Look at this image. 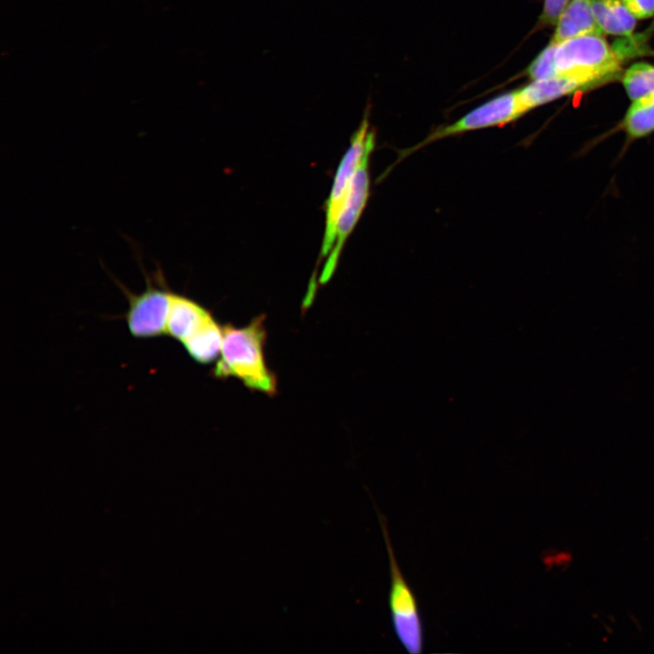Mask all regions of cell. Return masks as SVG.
Masks as SVG:
<instances>
[{
  "instance_id": "1",
  "label": "cell",
  "mask_w": 654,
  "mask_h": 654,
  "mask_svg": "<svg viewBox=\"0 0 654 654\" xmlns=\"http://www.w3.org/2000/svg\"><path fill=\"white\" fill-rule=\"evenodd\" d=\"M264 320L265 316L261 314L244 327H223L221 358L213 376L218 379L234 377L253 391L273 396L277 392V379L264 359Z\"/></svg>"
},
{
  "instance_id": "2",
  "label": "cell",
  "mask_w": 654,
  "mask_h": 654,
  "mask_svg": "<svg viewBox=\"0 0 654 654\" xmlns=\"http://www.w3.org/2000/svg\"><path fill=\"white\" fill-rule=\"evenodd\" d=\"M554 64L559 75L579 78L593 87L619 71L620 57L602 35L589 34L556 44Z\"/></svg>"
},
{
  "instance_id": "3",
  "label": "cell",
  "mask_w": 654,
  "mask_h": 654,
  "mask_svg": "<svg viewBox=\"0 0 654 654\" xmlns=\"http://www.w3.org/2000/svg\"><path fill=\"white\" fill-rule=\"evenodd\" d=\"M389 559L391 586L389 608L393 631L401 646L411 654L423 648V625L416 597L403 577L390 539L386 519L375 506Z\"/></svg>"
},
{
  "instance_id": "4",
  "label": "cell",
  "mask_w": 654,
  "mask_h": 654,
  "mask_svg": "<svg viewBox=\"0 0 654 654\" xmlns=\"http://www.w3.org/2000/svg\"><path fill=\"white\" fill-rule=\"evenodd\" d=\"M374 133L369 131L367 115L351 139L350 146L343 154L333 179L326 203L325 231L322 245V257L328 256L333 244L334 227L337 217L349 193L350 186L365 154L374 147Z\"/></svg>"
},
{
  "instance_id": "5",
  "label": "cell",
  "mask_w": 654,
  "mask_h": 654,
  "mask_svg": "<svg viewBox=\"0 0 654 654\" xmlns=\"http://www.w3.org/2000/svg\"><path fill=\"white\" fill-rule=\"evenodd\" d=\"M129 301L125 320L131 334L136 338H152L166 333V322L172 292L161 272L150 280L145 290L134 294L123 288Z\"/></svg>"
},
{
  "instance_id": "6",
  "label": "cell",
  "mask_w": 654,
  "mask_h": 654,
  "mask_svg": "<svg viewBox=\"0 0 654 654\" xmlns=\"http://www.w3.org/2000/svg\"><path fill=\"white\" fill-rule=\"evenodd\" d=\"M524 114L516 91L498 95L472 109L453 124L437 128L416 145L401 151L399 161L433 142L468 131L506 124Z\"/></svg>"
},
{
  "instance_id": "7",
  "label": "cell",
  "mask_w": 654,
  "mask_h": 654,
  "mask_svg": "<svg viewBox=\"0 0 654 654\" xmlns=\"http://www.w3.org/2000/svg\"><path fill=\"white\" fill-rule=\"evenodd\" d=\"M372 150L371 149L365 154L356 170L349 193L337 217L332 248L320 274L319 282L321 283L328 282L333 274L344 242L357 223L366 204L370 191L368 165Z\"/></svg>"
},
{
  "instance_id": "8",
  "label": "cell",
  "mask_w": 654,
  "mask_h": 654,
  "mask_svg": "<svg viewBox=\"0 0 654 654\" xmlns=\"http://www.w3.org/2000/svg\"><path fill=\"white\" fill-rule=\"evenodd\" d=\"M592 87L579 78L559 75L550 79L532 81L516 90L518 100L524 111L552 102L565 95Z\"/></svg>"
},
{
  "instance_id": "9",
  "label": "cell",
  "mask_w": 654,
  "mask_h": 654,
  "mask_svg": "<svg viewBox=\"0 0 654 654\" xmlns=\"http://www.w3.org/2000/svg\"><path fill=\"white\" fill-rule=\"evenodd\" d=\"M211 317L210 312L196 302L172 292L166 334L183 342Z\"/></svg>"
},
{
  "instance_id": "10",
  "label": "cell",
  "mask_w": 654,
  "mask_h": 654,
  "mask_svg": "<svg viewBox=\"0 0 654 654\" xmlns=\"http://www.w3.org/2000/svg\"><path fill=\"white\" fill-rule=\"evenodd\" d=\"M589 34L603 35L594 18L590 0H570L558 20L551 42L559 44Z\"/></svg>"
},
{
  "instance_id": "11",
  "label": "cell",
  "mask_w": 654,
  "mask_h": 654,
  "mask_svg": "<svg viewBox=\"0 0 654 654\" xmlns=\"http://www.w3.org/2000/svg\"><path fill=\"white\" fill-rule=\"evenodd\" d=\"M596 23L606 35L627 36L636 26L637 18L622 0H590Z\"/></svg>"
},
{
  "instance_id": "12",
  "label": "cell",
  "mask_w": 654,
  "mask_h": 654,
  "mask_svg": "<svg viewBox=\"0 0 654 654\" xmlns=\"http://www.w3.org/2000/svg\"><path fill=\"white\" fill-rule=\"evenodd\" d=\"M183 344L194 361L199 363H209L221 353L223 328L212 316Z\"/></svg>"
},
{
  "instance_id": "13",
  "label": "cell",
  "mask_w": 654,
  "mask_h": 654,
  "mask_svg": "<svg viewBox=\"0 0 654 654\" xmlns=\"http://www.w3.org/2000/svg\"><path fill=\"white\" fill-rule=\"evenodd\" d=\"M620 126L631 140L654 132V92L631 103Z\"/></svg>"
},
{
  "instance_id": "14",
  "label": "cell",
  "mask_w": 654,
  "mask_h": 654,
  "mask_svg": "<svg viewBox=\"0 0 654 654\" xmlns=\"http://www.w3.org/2000/svg\"><path fill=\"white\" fill-rule=\"evenodd\" d=\"M622 81L631 102L649 94L654 92V65L634 64L626 70Z\"/></svg>"
},
{
  "instance_id": "15",
  "label": "cell",
  "mask_w": 654,
  "mask_h": 654,
  "mask_svg": "<svg viewBox=\"0 0 654 654\" xmlns=\"http://www.w3.org/2000/svg\"><path fill=\"white\" fill-rule=\"evenodd\" d=\"M555 46L556 44L550 42L528 67L527 73L532 81L559 76L554 64Z\"/></svg>"
},
{
  "instance_id": "16",
  "label": "cell",
  "mask_w": 654,
  "mask_h": 654,
  "mask_svg": "<svg viewBox=\"0 0 654 654\" xmlns=\"http://www.w3.org/2000/svg\"><path fill=\"white\" fill-rule=\"evenodd\" d=\"M570 0H544L542 13L539 19L541 25H557L558 20Z\"/></svg>"
},
{
  "instance_id": "17",
  "label": "cell",
  "mask_w": 654,
  "mask_h": 654,
  "mask_svg": "<svg viewBox=\"0 0 654 654\" xmlns=\"http://www.w3.org/2000/svg\"><path fill=\"white\" fill-rule=\"evenodd\" d=\"M637 19L649 18L654 15V0H622Z\"/></svg>"
}]
</instances>
